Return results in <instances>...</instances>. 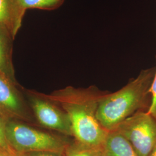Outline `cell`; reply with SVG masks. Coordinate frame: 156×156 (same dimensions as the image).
I'll return each mask as SVG.
<instances>
[{
	"label": "cell",
	"instance_id": "cell-10",
	"mask_svg": "<svg viewBox=\"0 0 156 156\" xmlns=\"http://www.w3.org/2000/svg\"><path fill=\"white\" fill-rule=\"evenodd\" d=\"M64 156H103V146L86 145L74 140L68 145Z\"/></svg>",
	"mask_w": 156,
	"mask_h": 156
},
{
	"label": "cell",
	"instance_id": "cell-1",
	"mask_svg": "<svg viewBox=\"0 0 156 156\" xmlns=\"http://www.w3.org/2000/svg\"><path fill=\"white\" fill-rule=\"evenodd\" d=\"M94 85L87 88L68 86L46 95L67 113L74 140L86 145L102 146L108 131L97 118L101 101L108 93Z\"/></svg>",
	"mask_w": 156,
	"mask_h": 156
},
{
	"label": "cell",
	"instance_id": "cell-7",
	"mask_svg": "<svg viewBox=\"0 0 156 156\" xmlns=\"http://www.w3.org/2000/svg\"><path fill=\"white\" fill-rule=\"evenodd\" d=\"M13 39L10 30L0 24V72L17 84L12 58Z\"/></svg>",
	"mask_w": 156,
	"mask_h": 156
},
{
	"label": "cell",
	"instance_id": "cell-9",
	"mask_svg": "<svg viewBox=\"0 0 156 156\" xmlns=\"http://www.w3.org/2000/svg\"><path fill=\"white\" fill-rule=\"evenodd\" d=\"M64 0H13L15 25L18 32L22 25L23 17L28 9L52 10L58 8Z\"/></svg>",
	"mask_w": 156,
	"mask_h": 156
},
{
	"label": "cell",
	"instance_id": "cell-12",
	"mask_svg": "<svg viewBox=\"0 0 156 156\" xmlns=\"http://www.w3.org/2000/svg\"><path fill=\"white\" fill-rule=\"evenodd\" d=\"M6 120L0 115V148L6 151L12 156H15V153L8 145L5 135V124Z\"/></svg>",
	"mask_w": 156,
	"mask_h": 156
},
{
	"label": "cell",
	"instance_id": "cell-5",
	"mask_svg": "<svg viewBox=\"0 0 156 156\" xmlns=\"http://www.w3.org/2000/svg\"><path fill=\"white\" fill-rule=\"evenodd\" d=\"M28 100L37 122L44 128L65 136H73V129L67 113L47 95L28 93Z\"/></svg>",
	"mask_w": 156,
	"mask_h": 156
},
{
	"label": "cell",
	"instance_id": "cell-14",
	"mask_svg": "<svg viewBox=\"0 0 156 156\" xmlns=\"http://www.w3.org/2000/svg\"><path fill=\"white\" fill-rule=\"evenodd\" d=\"M15 156H64V154L49 151H37L22 153H15Z\"/></svg>",
	"mask_w": 156,
	"mask_h": 156
},
{
	"label": "cell",
	"instance_id": "cell-16",
	"mask_svg": "<svg viewBox=\"0 0 156 156\" xmlns=\"http://www.w3.org/2000/svg\"><path fill=\"white\" fill-rule=\"evenodd\" d=\"M148 156H156V144L154 145Z\"/></svg>",
	"mask_w": 156,
	"mask_h": 156
},
{
	"label": "cell",
	"instance_id": "cell-4",
	"mask_svg": "<svg viewBox=\"0 0 156 156\" xmlns=\"http://www.w3.org/2000/svg\"><path fill=\"white\" fill-rule=\"evenodd\" d=\"M132 145L138 156H148L156 144V119L147 111H139L115 129Z\"/></svg>",
	"mask_w": 156,
	"mask_h": 156
},
{
	"label": "cell",
	"instance_id": "cell-8",
	"mask_svg": "<svg viewBox=\"0 0 156 156\" xmlns=\"http://www.w3.org/2000/svg\"><path fill=\"white\" fill-rule=\"evenodd\" d=\"M103 156H138L131 144L115 130L108 131L103 145Z\"/></svg>",
	"mask_w": 156,
	"mask_h": 156
},
{
	"label": "cell",
	"instance_id": "cell-2",
	"mask_svg": "<svg viewBox=\"0 0 156 156\" xmlns=\"http://www.w3.org/2000/svg\"><path fill=\"white\" fill-rule=\"evenodd\" d=\"M156 68L142 71L121 89L108 93L101 101L97 118L107 131L115 129L124 120L139 111H148L151 89Z\"/></svg>",
	"mask_w": 156,
	"mask_h": 156
},
{
	"label": "cell",
	"instance_id": "cell-3",
	"mask_svg": "<svg viewBox=\"0 0 156 156\" xmlns=\"http://www.w3.org/2000/svg\"><path fill=\"white\" fill-rule=\"evenodd\" d=\"M8 144L15 153L49 151L64 154L70 142L62 136L29 126L16 120L5 124Z\"/></svg>",
	"mask_w": 156,
	"mask_h": 156
},
{
	"label": "cell",
	"instance_id": "cell-6",
	"mask_svg": "<svg viewBox=\"0 0 156 156\" xmlns=\"http://www.w3.org/2000/svg\"><path fill=\"white\" fill-rule=\"evenodd\" d=\"M16 86L0 72V115L6 120L31 122L27 106Z\"/></svg>",
	"mask_w": 156,
	"mask_h": 156
},
{
	"label": "cell",
	"instance_id": "cell-11",
	"mask_svg": "<svg viewBox=\"0 0 156 156\" xmlns=\"http://www.w3.org/2000/svg\"><path fill=\"white\" fill-rule=\"evenodd\" d=\"M0 24L8 28L15 38L17 31L13 0H0Z\"/></svg>",
	"mask_w": 156,
	"mask_h": 156
},
{
	"label": "cell",
	"instance_id": "cell-13",
	"mask_svg": "<svg viewBox=\"0 0 156 156\" xmlns=\"http://www.w3.org/2000/svg\"><path fill=\"white\" fill-rule=\"evenodd\" d=\"M151 100L148 112L156 119V72L151 89Z\"/></svg>",
	"mask_w": 156,
	"mask_h": 156
},
{
	"label": "cell",
	"instance_id": "cell-15",
	"mask_svg": "<svg viewBox=\"0 0 156 156\" xmlns=\"http://www.w3.org/2000/svg\"><path fill=\"white\" fill-rule=\"evenodd\" d=\"M0 156H13L7 152L6 151H4L0 148Z\"/></svg>",
	"mask_w": 156,
	"mask_h": 156
}]
</instances>
